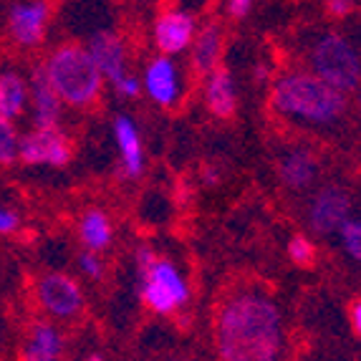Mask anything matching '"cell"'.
Returning <instances> with one entry per match:
<instances>
[{"label": "cell", "instance_id": "obj_1", "mask_svg": "<svg viewBox=\"0 0 361 361\" xmlns=\"http://www.w3.org/2000/svg\"><path fill=\"white\" fill-rule=\"evenodd\" d=\"M283 346V316L271 295L243 288L217 306V361H281Z\"/></svg>", "mask_w": 361, "mask_h": 361}, {"label": "cell", "instance_id": "obj_2", "mask_svg": "<svg viewBox=\"0 0 361 361\" xmlns=\"http://www.w3.org/2000/svg\"><path fill=\"white\" fill-rule=\"evenodd\" d=\"M271 106L286 119L303 121L313 127L336 124L346 114V94L331 89L311 71H288L278 76L271 89Z\"/></svg>", "mask_w": 361, "mask_h": 361}, {"label": "cell", "instance_id": "obj_3", "mask_svg": "<svg viewBox=\"0 0 361 361\" xmlns=\"http://www.w3.org/2000/svg\"><path fill=\"white\" fill-rule=\"evenodd\" d=\"M43 68L61 104H68L73 109H89L102 97L104 76L91 61L89 51L78 43H63L54 49L49 59L43 61Z\"/></svg>", "mask_w": 361, "mask_h": 361}, {"label": "cell", "instance_id": "obj_4", "mask_svg": "<svg viewBox=\"0 0 361 361\" xmlns=\"http://www.w3.org/2000/svg\"><path fill=\"white\" fill-rule=\"evenodd\" d=\"M308 66L316 78L331 89L349 94L361 89V56L346 36L329 30L308 46Z\"/></svg>", "mask_w": 361, "mask_h": 361}, {"label": "cell", "instance_id": "obj_5", "mask_svg": "<svg viewBox=\"0 0 361 361\" xmlns=\"http://www.w3.org/2000/svg\"><path fill=\"white\" fill-rule=\"evenodd\" d=\"M33 293H36L38 306L59 321H73L84 313V290L76 283V278L66 273L51 271L38 276Z\"/></svg>", "mask_w": 361, "mask_h": 361}, {"label": "cell", "instance_id": "obj_6", "mask_svg": "<svg viewBox=\"0 0 361 361\" xmlns=\"http://www.w3.org/2000/svg\"><path fill=\"white\" fill-rule=\"evenodd\" d=\"M351 215V197L338 185H326L308 202V228L316 235H331L343 228Z\"/></svg>", "mask_w": 361, "mask_h": 361}, {"label": "cell", "instance_id": "obj_7", "mask_svg": "<svg viewBox=\"0 0 361 361\" xmlns=\"http://www.w3.org/2000/svg\"><path fill=\"white\" fill-rule=\"evenodd\" d=\"M73 157L71 139L61 129H30L20 137L18 159L25 164H49V167H66Z\"/></svg>", "mask_w": 361, "mask_h": 361}, {"label": "cell", "instance_id": "obj_8", "mask_svg": "<svg viewBox=\"0 0 361 361\" xmlns=\"http://www.w3.org/2000/svg\"><path fill=\"white\" fill-rule=\"evenodd\" d=\"M51 3L30 0V3H16L8 11V36L20 49H36L46 38L51 23Z\"/></svg>", "mask_w": 361, "mask_h": 361}, {"label": "cell", "instance_id": "obj_9", "mask_svg": "<svg viewBox=\"0 0 361 361\" xmlns=\"http://www.w3.org/2000/svg\"><path fill=\"white\" fill-rule=\"evenodd\" d=\"M197 36V23L195 16L180 8H169V11L159 13L154 20V46L159 56H175L190 49Z\"/></svg>", "mask_w": 361, "mask_h": 361}, {"label": "cell", "instance_id": "obj_10", "mask_svg": "<svg viewBox=\"0 0 361 361\" xmlns=\"http://www.w3.org/2000/svg\"><path fill=\"white\" fill-rule=\"evenodd\" d=\"M28 106L30 114H33V129H59L61 119V99L56 97L54 86L49 84V76H46V68L43 63L33 66L28 76Z\"/></svg>", "mask_w": 361, "mask_h": 361}, {"label": "cell", "instance_id": "obj_11", "mask_svg": "<svg viewBox=\"0 0 361 361\" xmlns=\"http://www.w3.org/2000/svg\"><path fill=\"white\" fill-rule=\"evenodd\" d=\"M91 61L97 63L99 73H102L106 81L116 84L119 78L127 76V46L116 33L111 30H99L94 33L86 46Z\"/></svg>", "mask_w": 361, "mask_h": 361}, {"label": "cell", "instance_id": "obj_12", "mask_svg": "<svg viewBox=\"0 0 361 361\" xmlns=\"http://www.w3.org/2000/svg\"><path fill=\"white\" fill-rule=\"evenodd\" d=\"M145 91L147 97L154 104L164 109H172L180 102L182 86H180V73H177L175 61L167 56H157L154 61H149V66L145 71Z\"/></svg>", "mask_w": 361, "mask_h": 361}, {"label": "cell", "instance_id": "obj_13", "mask_svg": "<svg viewBox=\"0 0 361 361\" xmlns=\"http://www.w3.org/2000/svg\"><path fill=\"white\" fill-rule=\"evenodd\" d=\"M316 177H319V159L313 157V152L303 149V147H293L278 157V180L293 192L311 187Z\"/></svg>", "mask_w": 361, "mask_h": 361}, {"label": "cell", "instance_id": "obj_14", "mask_svg": "<svg viewBox=\"0 0 361 361\" xmlns=\"http://www.w3.org/2000/svg\"><path fill=\"white\" fill-rule=\"evenodd\" d=\"M66 338L49 321H36L25 334L20 361H63Z\"/></svg>", "mask_w": 361, "mask_h": 361}, {"label": "cell", "instance_id": "obj_15", "mask_svg": "<svg viewBox=\"0 0 361 361\" xmlns=\"http://www.w3.org/2000/svg\"><path fill=\"white\" fill-rule=\"evenodd\" d=\"M114 139L119 147L121 175L127 180H137L145 172V149H142V137L139 129L127 114H119L114 119Z\"/></svg>", "mask_w": 361, "mask_h": 361}, {"label": "cell", "instance_id": "obj_16", "mask_svg": "<svg viewBox=\"0 0 361 361\" xmlns=\"http://www.w3.org/2000/svg\"><path fill=\"white\" fill-rule=\"evenodd\" d=\"M220 56H223V28L217 20H210L192 41V59H190L192 71L207 78L220 66Z\"/></svg>", "mask_w": 361, "mask_h": 361}, {"label": "cell", "instance_id": "obj_17", "mask_svg": "<svg viewBox=\"0 0 361 361\" xmlns=\"http://www.w3.org/2000/svg\"><path fill=\"white\" fill-rule=\"evenodd\" d=\"M205 104L210 109V114L217 116V119H233L235 111H238V94H235L233 73L225 66H217L207 76Z\"/></svg>", "mask_w": 361, "mask_h": 361}, {"label": "cell", "instance_id": "obj_18", "mask_svg": "<svg viewBox=\"0 0 361 361\" xmlns=\"http://www.w3.org/2000/svg\"><path fill=\"white\" fill-rule=\"evenodd\" d=\"M28 99V78L13 68H3L0 71V116L6 121H16L25 114Z\"/></svg>", "mask_w": 361, "mask_h": 361}, {"label": "cell", "instance_id": "obj_19", "mask_svg": "<svg viewBox=\"0 0 361 361\" xmlns=\"http://www.w3.org/2000/svg\"><path fill=\"white\" fill-rule=\"evenodd\" d=\"M78 240L89 253H104L114 240V225L111 217L99 207H91L78 217Z\"/></svg>", "mask_w": 361, "mask_h": 361}, {"label": "cell", "instance_id": "obj_20", "mask_svg": "<svg viewBox=\"0 0 361 361\" xmlns=\"http://www.w3.org/2000/svg\"><path fill=\"white\" fill-rule=\"evenodd\" d=\"M18 149H20V137L13 127V121H6L0 116V164L8 167L18 159Z\"/></svg>", "mask_w": 361, "mask_h": 361}, {"label": "cell", "instance_id": "obj_21", "mask_svg": "<svg viewBox=\"0 0 361 361\" xmlns=\"http://www.w3.org/2000/svg\"><path fill=\"white\" fill-rule=\"evenodd\" d=\"M288 258L298 268H311L316 263V245L306 235H293L288 240Z\"/></svg>", "mask_w": 361, "mask_h": 361}, {"label": "cell", "instance_id": "obj_22", "mask_svg": "<svg viewBox=\"0 0 361 361\" xmlns=\"http://www.w3.org/2000/svg\"><path fill=\"white\" fill-rule=\"evenodd\" d=\"M338 235H341V247L346 250V255L361 263V220L349 217L343 228L338 230Z\"/></svg>", "mask_w": 361, "mask_h": 361}, {"label": "cell", "instance_id": "obj_23", "mask_svg": "<svg viewBox=\"0 0 361 361\" xmlns=\"http://www.w3.org/2000/svg\"><path fill=\"white\" fill-rule=\"evenodd\" d=\"M76 263H78V271L84 273L86 278H91V281H102V278H104V260L99 258L97 253L81 250Z\"/></svg>", "mask_w": 361, "mask_h": 361}, {"label": "cell", "instance_id": "obj_24", "mask_svg": "<svg viewBox=\"0 0 361 361\" xmlns=\"http://www.w3.org/2000/svg\"><path fill=\"white\" fill-rule=\"evenodd\" d=\"M116 94L124 99H137L139 94H142V81H139L137 76H132V73H127L124 78H119L114 84Z\"/></svg>", "mask_w": 361, "mask_h": 361}, {"label": "cell", "instance_id": "obj_25", "mask_svg": "<svg viewBox=\"0 0 361 361\" xmlns=\"http://www.w3.org/2000/svg\"><path fill=\"white\" fill-rule=\"evenodd\" d=\"M20 228V215L11 207L0 205V235H13Z\"/></svg>", "mask_w": 361, "mask_h": 361}, {"label": "cell", "instance_id": "obj_26", "mask_svg": "<svg viewBox=\"0 0 361 361\" xmlns=\"http://www.w3.org/2000/svg\"><path fill=\"white\" fill-rule=\"evenodd\" d=\"M354 8H356V3H351V0H329V3H324V11L329 13V16H334V18L349 16Z\"/></svg>", "mask_w": 361, "mask_h": 361}, {"label": "cell", "instance_id": "obj_27", "mask_svg": "<svg viewBox=\"0 0 361 361\" xmlns=\"http://www.w3.org/2000/svg\"><path fill=\"white\" fill-rule=\"evenodd\" d=\"M250 8H253V3H250V0H230L228 6H225V11H228L230 18L240 20V18H245L247 13H250Z\"/></svg>", "mask_w": 361, "mask_h": 361}, {"label": "cell", "instance_id": "obj_28", "mask_svg": "<svg viewBox=\"0 0 361 361\" xmlns=\"http://www.w3.org/2000/svg\"><path fill=\"white\" fill-rule=\"evenodd\" d=\"M349 319H351V329H354L356 336L361 338V298H356L349 306Z\"/></svg>", "mask_w": 361, "mask_h": 361}, {"label": "cell", "instance_id": "obj_29", "mask_svg": "<svg viewBox=\"0 0 361 361\" xmlns=\"http://www.w3.org/2000/svg\"><path fill=\"white\" fill-rule=\"evenodd\" d=\"M202 180L215 187L217 182H220V169H217L215 164H205V167H202Z\"/></svg>", "mask_w": 361, "mask_h": 361}, {"label": "cell", "instance_id": "obj_30", "mask_svg": "<svg viewBox=\"0 0 361 361\" xmlns=\"http://www.w3.org/2000/svg\"><path fill=\"white\" fill-rule=\"evenodd\" d=\"M268 73H271V71H268V66H265V63H258V66L253 68V78L258 81V84H265V81L271 78Z\"/></svg>", "mask_w": 361, "mask_h": 361}, {"label": "cell", "instance_id": "obj_31", "mask_svg": "<svg viewBox=\"0 0 361 361\" xmlns=\"http://www.w3.org/2000/svg\"><path fill=\"white\" fill-rule=\"evenodd\" d=\"M86 361H104V359H102V356L94 354V356H89V359H86Z\"/></svg>", "mask_w": 361, "mask_h": 361}, {"label": "cell", "instance_id": "obj_32", "mask_svg": "<svg viewBox=\"0 0 361 361\" xmlns=\"http://www.w3.org/2000/svg\"><path fill=\"white\" fill-rule=\"evenodd\" d=\"M356 104H359V114H361V89H359V97H356Z\"/></svg>", "mask_w": 361, "mask_h": 361}]
</instances>
